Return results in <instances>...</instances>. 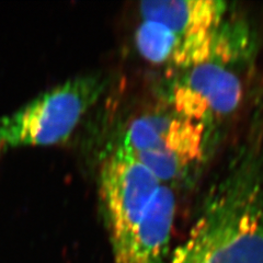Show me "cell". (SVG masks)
I'll use <instances>...</instances> for the list:
<instances>
[{
    "label": "cell",
    "instance_id": "52a82bcc",
    "mask_svg": "<svg viewBox=\"0 0 263 263\" xmlns=\"http://www.w3.org/2000/svg\"><path fill=\"white\" fill-rule=\"evenodd\" d=\"M176 212L175 189L161 184L134 233L114 252L115 263H166Z\"/></svg>",
    "mask_w": 263,
    "mask_h": 263
},
{
    "label": "cell",
    "instance_id": "277c9868",
    "mask_svg": "<svg viewBox=\"0 0 263 263\" xmlns=\"http://www.w3.org/2000/svg\"><path fill=\"white\" fill-rule=\"evenodd\" d=\"M218 0H149L139 5L159 66L181 70L206 61L227 18Z\"/></svg>",
    "mask_w": 263,
    "mask_h": 263
},
{
    "label": "cell",
    "instance_id": "3957f363",
    "mask_svg": "<svg viewBox=\"0 0 263 263\" xmlns=\"http://www.w3.org/2000/svg\"><path fill=\"white\" fill-rule=\"evenodd\" d=\"M216 139L200 123L166 108L139 115L118 146L176 189L193 178L210 157Z\"/></svg>",
    "mask_w": 263,
    "mask_h": 263
},
{
    "label": "cell",
    "instance_id": "7a4b0ae2",
    "mask_svg": "<svg viewBox=\"0 0 263 263\" xmlns=\"http://www.w3.org/2000/svg\"><path fill=\"white\" fill-rule=\"evenodd\" d=\"M256 53V41L241 20L226 18L206 61L177 70L164 91L166 106L200 123L216 139L219 127L242 103L246 73Z\"/></svg>",
    "mask_w": 263,
    "mask_h": 263
},
{
    "label": "cell",
    "instance_id": "8992f818",
    "mask_svg": "<svg viewBox=\"0 0 263 263\" xmlns=\"http://www.w3.org/2000/svg\"><path fill=\"white\" fill-rule=\"evenodd\" d=\"M162 183L133 156L117 148L100 172V194L114 252L141 223Z\"/></svg>",
    "mask_w": 263,
    "mask_h": 263
},
{
    "label": "cell",
    "instance_id": "6da1fadb",
    "mask_svg": "<svg viewBox=\"0 0 263 263\" xmlns=\"http://www.w3.org/2000/svg\"><path fill=\"white\" fill-rule=\"evenodd\" d=\"M168 263H263V108Z\"/></svg>",
    "mask_w": 263,
    "mask_h": 263
},
{
    "label": "cell",
    "instance_id": "ba28073f",
    "mask_svg": "<svg viewBox=\"0 0 263 263\" xmlns=\"http://www.w3.org/2000/svg\"><path fill=\"white\" fill-rule=\"evenodd\" d=\"M5 148V145H4V143H3V141H2V138H0V152H2L3 149Z\"/></svg>",
    "mask_w": 263,
    "mask_h": 263
},
{
    "label": "cell",
    "instance_id": "5b68a950",
    "mask_svg": "<svg viewBox=\"0 0 263 263\" xmlns=\"http://www.w3.org/2000/svg\"><path fill=\"white\" fill-rule=\"evenodd\" d=\"M104 88L101 75L86 73L37 96L0 121L5 147L47 146L66 141Z\"/></svg>",
    "mask_w": 263,
    "mask_h": 263
}]
</instances>
